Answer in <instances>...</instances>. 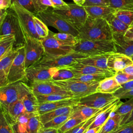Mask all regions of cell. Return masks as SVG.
I'll return each mask as SVG.
<instances>
[{
    "mask_svg": "<svg viewBox=\"0 0 133 133\" xmlns=\"http://www.w3.org/2000/svg\"><path fill=\"white\" fill-rule=\"evenodd\" d=\"M78 100V99L72 98L40 104L38 108V114L41 115L62 107L76 105Z\"/></svg>",
    "mask_w": 133,
    "mask_h": 133,
    "instance_id": "ffe728a7",
    "label": "cell"
},
{
    "mask_svg": "<svg viewBox=\"0 0 133 133\" xmlns=\"http://www.w3.org/2000/svg\"><path fill=\"white\" fill-rule=\"evenodd\" d=\"M101 127H97L91 129H87L84 133H98Z\"/></svg>",
    "mask_w": 133,
    "mask_h": 133,
    "instance_id": "680465c9",
    "label": "cell"
},
{
    "mask_svg": "<svg viewBox=\"0 0 133 133\" xmlns=\"http://www.w3.org/2000/svg\"><path fill=\"white\" fill-rule=\"evenodd\" d=\"M53 33L49 30L48 36L41 39L45 49V54L51 56H61L74 51L72 47L67 46L56 39L53 36Z\"/></svg>",
    "mask_w": 133,
    "mask_h": 133,
    "instance_id": "4fadbf2b",
    "label": "cell"
},
{
    "mask_svg": "<svg viewBox=\"0 0 133 133\" xmlns=\"http://www.w3.org/2000/svg\"><path fill=\"white\" fill-rule=\"evenodd\" d=\"M83 122L82 120L76 117H70V118L64 124V125L58 130L60 133H65L72 129L80 123Z\"/></svg>",
    "mask_w": 133,
    "mask_h": 133,
    "instance_id": "b9f144b4",
    "label": "cell"
},
{
    "mask_svg": "<svg viewBox=\"0 0 133 133\" xmlns=\"http://www.w3.org/2000/svg\"><path fill=\"white\" fill-rule=\"evenodd\" d=\"M73 106L74 105L62 107L39 115L42 124L43 125L56 117L71 112L73 110Z\"/></svg>",
    "mask_w": 133,
    "mask_h": 133,
    "instance_id": "f1b7e54d",
    "label": "cell"
},
{
    "mask_svg": "<svg viewBox=\"0 0 133 133\" xmlns=\"http://www.w3.org/2000/svg\"><path fill=\"white\" fill-rule=\"evenodd\" d=\"M24 47L25 65L27 69L39 62L45 55V51L41 39L30 36H25Z\"/></svg>",
    "mask_w": 133,
    "mask_h": 133,
    "instance_id": "9c48e42d",
    "label": "cell"
},
{
    "mask_svg": "<svg viewBox=\"0 0 133 133\" xmlns=\"http://www.w3.org/2000/svg\"><path fill=\"white\" fill-rule=\"evenodd\" d=\"M123 72L129 75H133V64H130L122 71Z\"/></svg>",
    "mask_w": 133,
    "mask_h": 133,
    "instance_id": "9f6ffc18",
    "label": "cell"
},
{
    "mask_svg": "<svg viewBox=\"0 0 133 133\" xmlns=\"http://www.w3.org/2000/svg\"><path fill=\"white\" fill-rule=\"evenodd\" d=\"M75 76L73 72L66 67L59 68L58 70L53 75L52 81H63L70 80Z\"/></svg>",
    "mask_w": 133,
    "mask_h": 133,
    "instance_id": "836d02e7",
    "label": "cell"
},
{
    "mask_svg": "<svg viewBox=\"0 0 133 133\" xmlns=\"http://www.w3.org/2000/svg\"><path fill=\"white\" fill-rule=\"evenodd\" d=\"M131 123H133V111L128 116L127 118H126V121H125V123H124L123 125L128 124H130Z\"/></svg>",
    "mask_w": 133,
    "mask_h": 133,
    "instance_id": "6f0895ef",
    "label": "cell"
},
{
    "mask_svg": "<svg viewBox=\"0 0 133 133\" xmlns=\"http://www.w3.org/2000/svg\"><path fill=\"white\" fill-rule=\"evenodd\" d=\"M133 111V98L129 99L122 104L115 110L114 113L123 115L124 117L121 122V125H122L125 123L128 116Z\"/></svg>",
    "mask_w": 133,
    "mask_h": 133,
    "instance_id": "4dcf8cb0",
    "label": "cell"
},
{
    "mask_svg": "<svg viewBox=\"0 0 133 133\" xmlns=\"http://www.w3.org/2000/svg\"><path fill=\"white\" fill-rule=\"evenodd\" d=\"M0 133H14L7 115L2 111L0 115Z\"/></svg>",
    "mask_w": 133,
    "mask_h": 133,
    "instance_id": "60d3db41",
    "label": "cell"
},
{
    "mask_svg": "<svg viewBox=\"0 0 133 133\" xmlns=\"http://www.w3.org/2000/svg\"><path fill=\"white\" fill-rule=\"evenodd\" d=\"M22 99L18 100L7 109L1 106V111L4 112L11 120L16 121L20 116L25 113Z\"/></svg>",
    "mask_w": 133,
    "mask_h": 133,
    "instance_id": "d4e9b609",
    "label": "cell"
},
{
    "mask_svg": "<svg viewBox=\"0 0 133 133\" xmlns=\"http://www.w3.org/2000/svg\"><path fill=\"white\" fill-rule=\"evenodd\" d=\"M133 89V80L127 82L121 85V87L118 89L113 94L114 96L116 97L117 95L121 94L124 93L125 92L128 91L129 90Z\"/></svg>",
    "mask_w": 133,
    "mask_h": 133,
    "instance_id": "c3c4849f",
    "label": "cell"
},
{
    "mask_svg": "<svg viewBox=\"0 0 133 133\" xmlns=\"http://www.w3.org/2000/svg\"><path fill=\"white\" fill-rule=\"evenodd\" d=\"M109 6V0H86L83 6Z\"/></svg>",
    "mask_w": 133,
    "mask_h": 133,
    "instance_id": "7dc6e473",
    "label": "cell"
},
{
    "mask_svg": "<svg viewBox=\"0 0 133 133\" xmlns=\"http://www.w3.org/2000/svg\"><path fill=\"white\" fill-rule=\"evenodd\" d=\"M84 7L88 16L94 18L105 19L110 15L114 13L116 10L110 6H90Z\"/></svg>",
    "mask_w": 133,
    "mask_h": 133,
    "instance_id": "7402d4cb",
    "label": "cell"
},
{
    "mask_svg": "<svg viewBox=\"0 0 133 133\" xmlns=\"http://www.w3.org/2000/svg\"><path fill=\"white\" fill-rule=\"evenodd\" d=\"M13 35L15 37V48L25 46V36L16 12L10 8L7 10L4 19L0 22V37Z\"/></svg>",
    "mask_w": 133,
    "mask_h": 133,
    "instance_id": "7a4b0ae2",
    "label": "cell"
},
{
    "mask_svg": "<svg viewBox=\"0 0 133 133\" xmlns=\"http://www.w3.org/2000/svg\"><path fill=\"white\" fill-rule=\"evenodd\" d=\"M71 70L75 75H86V74H96V75H106L110 76H113L116 73L105 69H103L94 66L86 65L78 62H76L72 65L65 66Z\"/></svg>",
    "mask_w": 133,
    "mask_h": 133,
    "instance_id": "e0dca14e",
    "label": "cell"
},
{
    "mask_svg": "<svg viewBox=\"0 0 133 133\" xmlns=\"http://www.w3.org/2000/svg\"><path fill=\"white\" fill-rule=\"evenodd\" d=\"M87 56L73 51L70 54L61 56H51L45 54L41 60L32 67L61 68L77 62V60Z\"/></svg>",
    "mask_w": 133,
    "mask_h": 133,
    "instance_id": "ba28073f",
    "label": "cell"
},
{
    "mask_svg": "<svg viewBox=\"0 0 133 133\" xmlns=\"http://www.w3.org/2000/svg\"><path fill=\"white\" fill-rule=\"evenodd\" d=\"M11 2L12 3L16 2L19 4L23 7L33 13L35 16L37 14L32 0H11Z\"/></svg>",
    "mask_w": 133,
    "mask_h": 133,
    "instance_id": "bcb514c9",
    "label": "cell"
},
{
    "mask_svg": "<svg viewBox=\"0 0 133 133\" xmlns=\"http://www.w3.org/2000/svg\"><path fill=\"white\" fill-rule=\"evenodd\" d=\"M110 54H111L89 56L77 60V62L113 71L110 69H109L107 65L108 59Z\"/></svg>",
    "mask_w": 133,
    "mask_h": 133,
    "instance_id": "44dd1931",
    "label": "cell"
},
{
    "mask_svg": "<svg viewBox=\"0 0 133 133\" xmlns=\"http://www.w3.org/2000/svg\"><path fill=\"white\" fill-rule=\"evenodd\" d=\"M78 39L113 41V33L107 20L88 16L84 25L78 31Z\"/></svg>",
    "mask_w": 133,
    "mask_h": 133,
    "instance_id": "6da1fadb",
    "label": "cell"
},
{
    "mask_svg": "<svg viewBox=\"0 0 133 133\" xmlns=\"http://www.w3.org/2000/svg\"><path fill=\"white\" fill-rule=\"evenodd\" d=\"M72 112V111L69 113L56 117L43 125V126L45 127H51L59 129L70 118Z\"/></svg>",
    "mask_w": 133,
    "mask_h": 133,
    "instance_id": "e575fe53",
    "label": "cell"
},
{
    "mask_svg": "<svg viewBox=\"0 0 133 133\" xmlns=\"http://www.w3.org/2000/svg\"><path fill=\"white\" fill-rule=\"evenodd\" d=\"M11 4V0H0V9L7 10L10 7Z\"/></svg>",
    "mask_w": 133,
    "mask_h": 133,
    "instance_id": "11a10c76",
    "label": "cell"
},
{
    "mask_svg": "<svg viewBox=\"0 0 133 133\" xmlns=\"http://www.w3.org/2000/svg\"><path fill=\"white\" fill-rule=\"evenodd\" d=\"M25 112L30 114H38L39 103L37 97L32 91L28 93L22 99Z\"/></svg>",
    "mask_w": 133,
    "mask_h": 133,
    "instance_id": "4316f807",
    "label": "cell"
},
{
    "mask_svg": "<svg viewBox=\"0 0 133 133\" xmlns=\"http://www.w3.org/2000/svg\"><path fill=\"white\" fill-rule=\"evenodd\" d=\"M113 33V41L116 52L123 54L129 57L133 56V41L126 39L124 35Z\"/></svg>",
    "mask_w": 133,
    "mask_h": 133,
    "instance_id": "d6986e66",
    "label": "cell"
},
{
    "mask_svg": "<svg viewBox=\"0 0 133 133\" xmlns=\"http://www.w3.org/2000/svg\"><path fill=\"white\" fill-rule=\"evenodd\" d=\"M7 117L10 122V125L11 126L14 133H28L25 125L24 124L21 123L18 121L11 120L8 118V116Z\"/></svg>",
    "mask_w": 133,
    "mask_h": 133,
    "instance_id": "f6af8a7d",
    "label": "cell"
},
{
    "mask_svg": "<svg viewBox=\"0 0 133 133\" xmlns=\"http://www.w3.org/2000/svg\"><path fill=\"white\" fill-rule=\"evenodd\" d=\"M53 10L78 31L84 25L88 17L84 7L75 3H69L66 8Z\"/></svg>",
    "mask_w": 133,
    "mask_h": 133,
    "instance_id": "8992f818",
    "label": "cell"
},
{
    "mask_svg": "<svg viewBox=\"0 0 133 133\" xmlns=\"http://www.w3.org/2000/svg\"><path fill=\"white\" fill-rule=\"evenodd\" d=\"M74 3L77 5L83 6L84 3L86 2V0H73Z\"/></svg>",
    "mask_w": 133,
    "mask_h": 133,
    "instance_id": "91938a15",
    "label": "cell"
},
{
    "mask_svg": "<svg viewBox=\"0 0 133 133\" xmlns=\"http://www.w3.org/2000/svg\"><path fill=\"white\" fill-rule=\"evenodd\" d=\"M111 77L106 75H96V74H86V75H75L73 78L70 79L74 81H79L83 82H100L103 79Z\"/></svg>",
    "mask_w": 133,
    "mask_h": 133,
    "instance_id": "74e56055",
    "label": "cell"
},
{
    "mask_svg": "<svg viewBox=\"0 0 133 133\" xmlns=\"http://www.w3.org/2000/svg\"><path fill=\"white\" fill-rule=\"evenodd\" d=\"M41 20L47 26H50L56 29L59 32L69 33L78 37V31L69 24L58 14L52 9L39 12L35 15Z\"/></svg>",
    "mask_w": 133,
    "mask_h": 133,
    "instance_id": "52a82bcc",
    "label": "cell"
},
{
    "mask_svg": "<svg viewBox=\"0 0 133 133\" xmlns=\"http://www.w3.org/2000/svg\"><path fill=\"white\" fill-rule=\"evenodd\" d=\"M25 65V47L18 48V54L15 58L8 75V85L19 82H26Z\"/></svg>",
    "mask_w": 133,
    "mask_h": 133,
    "instance_id": "30bf717a",
    "label": "cell"
},
{
    "mask_svg": "<svg viewBox=\"0 0 133 133\" xmlns=\"http://www.w3.org/2000/svg\"><path fill=\"white\" fill-rule=\"evenodd\" d=\"M33 19L35 31L39 37L41 39L47 37L49 32L47 26L36 16H34Z\"/></svg>",
    "mask_w": 133,
    "mask_h": 133,
    "instance_id": "ab89813d",
    "label": "cell"
},
{
    "mask_svg": "<svg viewBox=\"0 0 133 133\" xmlns=\"http://www.w3.org/2000/svg\"><path fill=\"white\" fill-rule=\"evenodd\" d=\"M18 54V48H12L0 58V88L8 86V75L12 62Z\"/></svg>",
    "mask_w": 133,
    "mask_h": 133,
    "instance_id": "2e32d148",
    "label": "cell"
},
{
    "mask_svg": "<svg viewBox=\"0 0 133 133\" xmlns=\"http://www.w3.org/2000/svg\"><path fill=\"white\" fill-rule=\"evenodd\" d=\"M52 82L69 92L73 98L76 99H79L82 97L96 92L100 82H83L71 80Z\"/></svg>",
    "mask_w": 133,
    "mask_h": 133,
    "instance_id": "5b68a950",
    "label": "cell"
},
{
    "mask_svg": "<svg viewBox=\"0 0 133 133\" xmlns=\"http://www.w3.org/2000/svg\"><path fill=\"white\" fill-rule=\"evenodd\" d=\"M115 97L119 99H131L133 98V89L129 90L128 91L125 92L124 93L121 94L117 95Z\"/></svg>",
    "mask_w": 133,
    "mask_h": 133,
    "instance_id": "f5cc1de1",
    "label": "cell"
},
{
    "mask_svg": "<svg viewBox=\"0 0 133 133\" xmlns=\"http://www.w3.org/2000/svg\"><path fill=\"white\" fill-rule=\"evenodd\" d=\"M124 37L126 39L133 41V24L128 27L124 35Z\"/></svg>",
    "mask_w": 133,
    "mask_h": 133,
    "instance_id": "db71d44e",
    "label": "cell"
},
{
    "mask_svg": "<svg viewBox=\"0 0 133 133\" xmlns=\"http://www.w3.org/2000/svg\"><path fill=\"white\" fill-rule=\"evenodd\" d=\"M100 110L76 104L73 106L71 117H76L84 121L97 113Z\"/></svg>",
    "mask_w": 133,
    "mask_h": 133,
    "instance_id": "603a6c76",
    "label": "cell"
},
{
    "mask_svg": "<svg viewBox=\"0 0 133 133\" xmlns=\"http://www.w3.org/2000/svg\"><path fill=\"white\" fill-rule=\"evenodd\" d=\"M123 117L113 113L101 126L98 133H113L119 127Z\"/></svg>",
    "mask_w": 133,
    "mask_h": 133,
    "instance_id": "484cf974",
    "label": "cell"
},
{
    "mask_svg": "<svg viewBox=\"0 0 133 133\" xmlns=\"http://www.w3.org/2000/svg\"><path fill=\"white\" fill-rule=\"evenodd\" d=\"M37 133H60V132L57 129L51 127H45L43 125H42L39 128Z\"/></svg>",
    "mask_w": 133,
    "mask_h": 133,
    "instance_id": "816d5d0a",
    "label": "cell"
},
{
    "mask_svg": "<svg viewBox=\"0 0 133 133\" xmlns=\"http://www.w3.org/2000/svg\"><path fill=\"white\" fill-rule=\"evenodd\" d=\"M109 6L115 10L133 11V0H109Z\"/></svg>",
    "mask_w": 133,
    "mask_h": 133,
    "instance_id": "d590c367",
    "label": "cell"
},
{
    "mask_svg": "<svg viewBox=\"0 0 133 133\" xmlns=\"http://www.w3.org/2000/svg\"><path fill=\"white\" fill-rule=\"evenodd\" d=\"M53 36L62 43L71 47L74 46L79 39L77 37L66 33H53Z\"/></svg>",
    "mask_w": 133,
    "mask_h": 133,
    "instance_id": "d6a6232c",
    "label": "cell"
},
{
    "mask_svg": "<svg viewBox=\"0 0 133 133\" xmlns=\"http://www.w3.org/2000/svg\"><path fill=\"white\" fill-rule=\"evenodd\" d=\"M130 58H131V59L133 61V56H132V57H130Z\"/></svg>",
    "mask_w": 133,
    "mask_h": 133,
    "instance_id": "94428289",
    "label": "cell"
},
{
    "mask_svg": "<svg viewBox=\"0 0 133 133\" xmlns=\"http://www.w3.org/2000/svg\"><path fill=\"white\" fill-rule=\"evenodd\" d=\"M113 133H133V123L120 126Z\"/></svg>",
    "mask_w": 133,
    "mask_h": 133,
    "instance_id": "681fc988",
    "label": "cell"
},
{
    "mask_svg": "<svg viewBox=\"0 0 133 133\" xmlns=\"http://www.w3.org/2000/svg\"><path fill=\"white\" fill-rule=\"evenodd\" d=\"M38 100L39 103L42 104L46 102H50L62 100L64 99H68L73 98L72 96L66 95L61 94H51L48 95H35Z\"/></svg>",
    "mask_w": 133,
    "mask_h": 133,
    "instance_id": "8d00e7d4",
    "label": "cell"
},
{
    "mask_svg": "<svg viewBox=\"0 0 133 133\" xmlns=\"http://www.w3.org/2000/svg\"><path fill=\"white\" fill-rule=\"evenodd\" d=\"M15 41L13 35L0 37V58L14 48Z\"/></svg>",
    "mask_w": 133,
    "mask_h": 133,
    "instance_id": "f546056e",
    "label": "cell"
},
{
    "mask_svg": "<svg viewBox=\"0 0 133 133\" xmlns=\"http://www.w3.org/2000/svg\"><path fill=\"white\" fill-rule=\"evenodd\" d=\"M114 77L117 83L121 85L133 80V75L125 73L122 71L117 72L114 75Z\"/></svg>",
    "mask_w": 133,
    "mask_h": 133,
    "instance_id": "ee69618b",
    "label": "cell"
},
{
    "mask_svg": "<svg viewBox=\"0 0 133 133\" xmlns=\"http://www.w3.org/2000/svg\"><path fill=\"white\" fill-rule=\"evenodd\" d=\"M132 24H133V23H132V24H131V25H132Z\"/></svg>",
    "mask_w": 133,
    "mask_h": 133,
    "instance_id": "6125c7cd",
    "label": "cell"
},
{
    "mask_svg": "<svg viewBox=\"0 0 133 133\" xmlns=\"http://www.w3.org/2000/svg\"><path fill=\"white\" fill-rule=\"evenodd\" d=\"M53 9H60L66 8L68 6V4L66 3L63 0H50Z\"/></svg>",
    "mask_w": 133,
    "mask_h": 133,
    "instance_id": "f907efd6",
    "label": "cell"
},
{
    "mask_svg": "<svg viewBox=\"0 0 133 133\" xmlns=\"http://www.w3.org/2000/svg\"><path fill=\"white\" fill-rule=\"evenodd\" d=\"M114 14L118 19L128 26L133 23V11L117 9Z\"/></svg>",
    "mask_w": 133,
    "mask_h": 133,
    "instance_id": "f35d334b",
    "label": "cell"
},
{
    "mask_svg": "<svg viewBox=\"0 0 133 133\" xmlns=\"http://www.w3.org/2000/svg\"><path fill=\"white\" fill-rule=\"evenodd\" d=\"M117 99L112 94L95 92L80 98L76 104L101 109Z\"/></svg>",
    "mask_w": 133,
    "mask_h": 133,
    "instance_id": "7c38bea8",
    "label": "cell"
},
{
    "mask_svg": "<svg viewBox=\"0 0 133 133\" xmlns=\"http://www.w3.org/2000/svg\"><path fill=\"white\" fill-rule=\"evenodd\" d=\"M108 22L112 33L124 35L129 26L118 19L113 14L110 15L105 19Z\"/></svg>",
    "mask_w": 133,
    "mask_h": 133,
    "instance_id": "83f0119b",
    "label": "cell"
},
{
    "mask_svg": "<svg viewBox=\"0 0 133 133\" xmlns=\"http://www.w3.org/2000/svg\"><path fill=\"white\" fill-rule=\"evenodd\" d=\"M132 64H133V61L130 57L116 52L111 54L107 61V65L109 69L116 73L122 71Z\"/></svg>",
    "mask_w": 133,
    "mask_h": 133,
    "instance_id": "ac0fdd59",
    "label": "cell"
},
{
    "mask_svg": "<svg viewBox=\"0 0 133 133\" xmlns=\"http://www.w3.org/2000/svg\"><path fill=\"white\" fill-rule=\"evenodd\" d=\"M30 87L35 95L61 94L72 96L66 91L55 84L51 80L33 82L30 83Z\"/></svg>",
    "mask_w": 133,
    "mask_h": 133,
    "instance_id": "5bb4252c",
    "label": "cell"
},
{
    "mask_svg": "<svg viewBox=\"0 0 133 133\" xmlns=\"http://www.w3.org/2000/svg\"><path fill=\"white\" fill-rule=\"evenodd\" d=\"M31 91L30 87L23 82L0 88L1 106L7 109L18 100L22 99Z\"/></svg>",
    "mask_w": 133,
    "mask_h": 133,
    "instance_id": "277c9868",
    "label": "cell"
},
{
    "mask_svg": "<svg viewBox=\"0 0 133 133\" xmlns=\"http://www.w3.org/2000/svg\"><path fill=\"white\" fill-rule=\"evenodd\" d=\"M22 124L25 125L28 133H37L39 128L43 125L40 120L39 115L38 114L31 115L28 119Z\"/></svg>",
    "mask_w": 133,
    "mask_h": 133,
    "instance_id": "1f68e13d",
    "label": "cell"
},
{
    "mask_svg": "<svg viewBox=\"0 0 133 133\" xmlns=\"http://www.w3.org/2000/svg\"><path fill=\"white\" fill-rule=\"evenodd\" d=\"M10 8L17 15L25 36L41 39L37 35L35 29L33 19L35 15L16 2L12 3Z\"/></svg>",
    "mask_w": 133,
    "mask_h": 133,
    "instance_id": "8fae6325",
    "label": "cell"
},
{
    "mask_svg": "<svg viewBox=\"0 0 133 133\" xmlns=\"http://www.w3.org/2000/svg\"><path fill=\"white\" fill-rule=\"evenodd\" d=\"M121 87V85L117 83L113 76L101 81L98 84L96 92L113 94Z\"/></svg>",
    "mask_w": 133,
    "mask_h": 133,
    "instance_id": "cb8c5ba5",
    "label": "cell"
},
{
    "mask_svg": "<svg viewBox=\"0 0 133 133\" xmlns=\"http://www.w3.org/2000/svg\"><path fill=\"white\" fill-rule=\"evenodd\" d=\"M73 51L87 57L116 52L113 41L78 39Z\"/></svg>",
    "mask_w": 133,
    "mask_h": 133,
    "instance_id": "3957f363",
    "label": "cell"
},
{
    "mask_svg": "<svg viewBox=\"0 0 133 133\" xmlns=\"http://www.w3.org/2000/svg\"><path fill=\"white\" fill-rule=\"evenodd\" d=\"M36 13L46 10L49 7H52L50 0H32Z\"/></svg>",
    "mask_w": 133,
    "mask_h": 133,
    "instance_id": "7bdbcfd3",
    "label": "cell"
},
{
    "mask_svg": "<svg viewBox=\"0 0 133 133\" xmlns=\"http://www.w3.org/2000/svg\"><path fill=\"white\" fill-rule=\"evenodd\" d=\"M58 69V68L31 67L26 70V79L30 83L36 81L51 80Z\"/></svg>",
    "mask_w": 133,
    "mask_h": 133,
    "instance_id": "9a60e30c",
    "label": "cell"
}]
</instances>
